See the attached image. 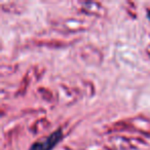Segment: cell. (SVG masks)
Listing matches in <instances>:
<instances>
[{
    "label": "cell",
    "instance_id": "1",
    "mask_svg": "<svg viewBox=\"0 0 150 150\" xmlns=\"http://www.w3.org/2000/svg\"><path fill=\"white\" fill-rule=\"evenodd\" d=\"M63 137L62 129H59L50 134L48 137L44 138L41 141H37L31 146L30 150H52L54 146L61 141Z\"/></svg>",
    "mask_w": 150,
    "mask_h": 150
},
{
    "label": "cell",
    "instance_id": "2",
    "mask_svg": "<svg viewBox=\"0 0 150 150\" xmlns=\"http://www.w3.org/2000/svg\"><path fill=\"white\" fill-rule=\"evenodd\" d=\"M147 16H148V18H149V20H150V9H148V11H147Z\"/></svg>",
    "mask_w": 150,
    "mask_h": 150
}]
</instances>
